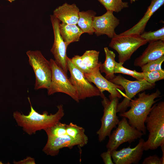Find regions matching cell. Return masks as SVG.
<instances>
[{"label": "cell", "mask_w": 164, "mask_h": 164, "mask_svg": "<svg viewBox=\"0 0 164 164\" xmlns=\"http://www.w3.org/2000/svg\"><path fill=\"white\" fill-rule=\"evenodd\" d=\"M26 54L29 63L32 67L35 75L34 89H47L50 84L52 75L50 61L39 50H28Z\"/></svg>", "instance_id": "obj_4"}, {"label": "cell", "mask_w": 164, "mask_h": 164, "mask_svg": "<svg viewBox=\"0 0 164 164\" xmlns=\"http://www.w3.org/2000/svg\"><path fill=\"white\" fill-rule=\"evenodd\" d=\"M67 134L76 139L88 142L87 136L85 134V130L83 127L70 122L66 125Z\"/></svg>", "instance_id": "obj_23"}, {"label": "cell", "mask_w": 164, "mask_h": 164, "mask_svg": "<svg viewBox=\"0 0 164 164\" xmlns=\"http://www.w3.org/2000/svg\"><path fill=\"white\" fill-rule=\"evenodd\" d=\"M164 61V56L160 58L150 61L141 67L142 72H146L162 70L161 66Z\"/></svg>", "instance_id": "obj_29"}, {"label": "cell", "mask_w": 164, "mask_h": 164, "mask_svg": "<svg viewBox=\"0 0 164 164\" xmlns=\"http://www.w3.org/2000/svg\"><path fill=\"white\" fill-rule=\"evenodd\" d=\"M138 0H130V2L131 3H132L133 2H134L135 1Z\"/></svg>", "instance_id": "obj_34"}, {"label": "cell", "mask_w": 164, "mask_h": 164, "mask_svg": "<svg viewBox=\"0 0 164 164\" xmlns=\"http://www.w3.org/2000/svg\"><path fill=\"white\" fill-rule=\"evenodd\" d=\"M113 12L107 11L103 15L95 16L93 22V27L97 36L106 35L112 38L116 34L115 29L120 23L119 20L113 14Z\"/></svg>", "instance_id": "obj_15"}, {"label": "cell", "mask_w": 164, "mask_h": 164, "mask_svg": "<svg viewBox=\"0 0 164 164\" xmlns=\"http://www.w3.org/2000/svg\"><path fill=\"white\" fill-rule=\"evenodd\" d=\"M50 19L53 27L54 40L50 51L53 54L56 63L67 74L68 70L66 54L67 47L63 39L59 30V20L53 15H50Z\"/></svg>", "instance_id": "obj_11"}, {"label": "cell", "mask_w": 164, "mask_h": 164, "mask_svg": "<svg viewBox=\"0 0 164 164\" xmlns=\"http://www.w3.org/2000/svg\"><path fill=\"white\" fill-rule=\"evenodd\" d=\"M96 13L92 10L80 11L77 25L83 33L91 35L94 33L93 27V22Z\"/></svg>", "instance_id": "obj_22"}, {"label": "cell", "mask_w": 164, "mask_h": 164, "mask_svg": "<svg viewBox=\"0 0 164 164\" xmlns=\"http://www.w3.org/2000/svg\"><path fill=\"white\" fill-rule=\"evenodd\" d=\"M3 163H2V161H0V164H3Z\"/></svg>", "instance_id": "obj_36"}, {"label": "cell", "mask_w": 164, "mask_h": 164, "mask_svg": "<svg viewBox=\"0 0 164 164\" xmlns=\"http://www.w3.org/2000/svg\"><path fill=\"white\" fill-rule=\"evenodd\" d=\"M87 142L83 140L74 139L67 134L60 137H48L42 151L48 155L54 156L58 154L61 149L68 148L71 149L76 145L82 147Z\"/></svg>", "instance_id": "obj_13"}, {"label": "cell", "mask_w": 164, "mask_h": 164, "mask_svg": "<svg viewBox=\"0 0 164 164\" xmlns=\"http://www.w3.org/2000/svg\"><path fill=\"white\" fill-rule=\"evenodd\" d=\"M164 56V41L161 40L149 42L147 47L141 55L135 60L134 65L141 66Z\"/></svg>", "instance_id": "obj_17"}, {"label": "cell", "mask_w": 164, "mask_h": 164, "mask_svg": "<svg viewBox=\"0 0 164 164\" xmlns=\"http://www.w3.org/2000/svg\"><path fill=\"white\" fill-rule=\"evenodd\" d=\"M145 142L141 138L138 144L134 148L130 146L119 150L111 152L112 158L115 164H138L141 159L144 150Z\"/></svg>", "instance_id": "obj_14"}, {"label": "cell", "mask_w": 164, "mask_h": 164, "mask_svg": "<svg viewBox=\"0 0 164 164\" xmlns=\"http://www.w3.org/2000/svg\"><path fill=\"white\" fill-rule=\"evenodd\" d=\"M101 63L99 62V65L89 73L84 74L85 77L89 82L94 84L102 94L104 91H107L110 94L109 97L121 98L123 94L121 92L123 88L111 82L102 75L99 70Z\"/></svg>", "instance_id": "obj_12"}, {"label": "cell", "mask_w": 164, "mask_h": 164, "mask_svg": "<svg viewBox=\"0 0 164 164\" xmlns=\"http://www.w3.org/2000/svg\"><path fill=\"white\" fill-rule=\"evenodd\" d=\"M9 2H12L13 1H14L15 0H7Z\"/></svg>", "instance_id": "obj_35"}, {"label": "cell", "mask_w": 164, "mask_h": 164, "mask_svg": "<svg viewBox=\"0 0 164 164\" xmlns=\"http://www.w3.org/2000/svg\"><path fill=\"white\" fill-rule=\"evenodd\" d=\"M102 4L107 11L119 12L123 9L128 7L127 2L122 0H98Z\"/></svg>", "instance_id": "obj_24"}, {"label": "cell", "mask_w": 164, "mask_h": 164, "mask_svg": "<svg viewBox=\"0 0 164 164\" xmlns=\"http://www.w3.org/2000/svg\"><path fill=\"white\" fill-rule=\"evenodd\" d=\"M148 42L137 34H116L111 38L109 46L118 53L119 62L123 64L140 47Z\"/></svg>", "instance_id": "obj_5"}, {"label": "cell", "mask_w": 164, "mask_h": 164, "mask_svg": "<svg viewBox=\"0 0 164 164\" xmlns=\"http://www.w3.org/2000/svg\"><path fill=\"white\" fill-rule=\"evenodd\" d=\"M79 12V9L76 4L65 3L53 11V15L62 22L77 25Z\"/></svg>", "instance_id": "obj_19"}, {"label": "cell", "mask_w": 164, "mask_h": 164, "mask_svg": "<svg viewBox=\"0 0 164 164\" xmlns=\"http://www.w3.org/2000/svg\"><path fill=\"white\" fill-rule=\"evenodd\" d=\"M13 163L14 164H35L36 163L34 158L28 156L23 160L18 161L14 160Z\"/></svg>", "instance_id": "obj_32"}, {"label": "cell", "mask_w": 164, "mask_h": 164, "mask_svg": "<svg viewBox=\"0 0 164 164\" xmlns=\"http://www.w3.org/2000/svg\"><path fill=\"white\" fill-rule=\"evenodd\" d=\"M118 125L116 129L109 136L106 145L107 149L111 152L116 150L123 143L128 142L130 144L144 135L142 132L131 126L125 117H123Z\"/></svg>", "instance_id": "obj_9"}, {"label": "cell", "mask_w": 164, "mask_h": 164, "mask_svg": "<svg viewBox=\"0 0 164 164\" xmlns=\"http://www.w3.org/2000/svg\"><path fill=\"white\" fill-rule=\"evenodd\" d=\"M140 36L148 42L159 40L164 41V27L153 31L143 32Z\"/></svg>", "instance_id": "obj_27"}, {"label": "cell", "mask_w": 164, "mask_h": 164, "mask_svg": "<svg viewBox=\"0 0 164 164\" xmlns=\"http://www.w3.org/2000/svg\"><path fill=\"white\" fill-rule=\"evenodd\" d=\"M162 152V157L160 158L161 164H164V145H161L160 146Z\"/></svg>", "instance_id": "obj_33"}, {"label": "cell", "mask_w": 164, "mask_h": 164, "mask_svg": "<svg viewBox=\"0 0 164 164\" xmlns=\"http://www.w3.org/2000/svg\"><path fill=\"white\" fill-rule=\"evenodd\" d=\"M111 82L121 86L125 91L122 101L118 103L117 107V112L120 113L125 111L128 107L129 103L135 96L140 92L153 88L155 84H151L145 80L132 81L124 78L121 75L115 76Z\"/></svg>", "instance_id": "obj_6"}, {"label": "cell", "mask_w": 164, "mask_h": 164, "mask_svg": "<svg viewBox=\"0 0 164 164\" xmlns=\"http://www.w3.org/2000/svg\"><path fill=\"white\" fill-rule=\"evenodd\" d=\"M66 125L59 121L53 126L44 130L48 137L61 136L67 134Z\"/></svg>", "instance_id": "obj_25"}, {"label": "cell", "mask_w": 164, "mask_h": 164, "mask_svg": "<svg viewBox=\"0 0 164 164\" xmlns=\"http://www.w3.org/2000/svg\"><path fill=\"white\" fill-rule=\"evenodd\" d=\"M145 123L149 134L144 142V150H155L164 145V102L161 101L152 106Z\"/></svg>", "instance_id": "obj_3"}, {"label": "cell", "mask_w": 164, "mask_h": 164, "mask_svg": "<svg viewBox=\"0 0 164 164\" xmlns=\"http://www.w3.org/2000/svg\"><path fill=\"white\" fill-rule=\"evenodd\" d=\"M142 164H161L160 158L156 155L150 156L145 158Z\"/></svg>", "instance_id": "obj_30"}, {"label": "cell", "mask_w": 164, "mask_h": 164, "mask_svg": "<svg viewBox=\"0 0 164 164\" xmlns=\"http://www.w3.org/2000/svg\"><path fill=\"white\" fill-rule=\"evenodd\" d=\"M30 105V111L28 115L15 111L13 116L17 125L22 128L23 131L29 135L36 133L38 131L43 130L55 125L64 115L63 105L57 106L58 110L54 114H49L47 111L40 114L36 111L32 107L30 99L28 98Z\"/></svg>", "instance_id": "obj_1"}, {"label": "cell", "mask_w": 164, "mask_h": 164, "mask_svg": "<svg viewBox=\"0 0 164 164\" xmlns=\"http://www.w3.org/2000/svg\"><path fill=\"white\" fill-rule=\"evenodd\" d=\"M105 55V59L103 63H101L99 67L101 73H104L105 77L111 80L113 79L114 75V68L116 62L115 60V54L114 52L109 50L107 47L104 48Z\"/></svg>", "instance_id": "obj_21"}, {"label": "cell", "mask_w": 164, "mask_h": 164, "mask_svg": "<svg viewBox=\"0 0 164 164\" xmlns=\"http://www.w3.org/2000/svg\"><path fill=\"white\" fill-rule=\"evenodd\" d=\"M52 71L51 80L47 89V94L51 95L57 92L65 94L77 102H79L77 91L63 69L52 59L50 60Z\"/></svg>", "instance_id": "obj_8"}, {"label": "cell", "mask_w": 164, "mask_h": 164, "mask_svg": "<svg viewBox=\"0 0 164 164\" xmlns=\"http://www.w3.org/2000/svg\"><path fill=\"white\" fill-rule=\"evenodd\" d=\"M101 97L102 98L101 103L104 108V113L101 120V127L97 132L100 142L110 135L112 129L115 127L119 121L117 115L119 98L116 97H109L108 99L104 94Z\"/></svg>", "instance_id": "obj_7"}, {"label": "cell", "mask_w": 164, "mask_h": 164, "mask_svg": "<svg viewBox=\"0 0 164 164\" xmlns=\"http://www.w3.org/2000/svg\"><path fill=\"white\" fill-rule=\"evenodd\" d=\"M67 64L70 77L69 80L75 88L79 100L87 98L101 96L102 94L99 89L89 82L84 73L72 63L71 59L67 57Z\"/></svg>", "instance_id": "obj_10"}, {"label": "cell", "mask_w": 164, "mask_h": 164, "mask_svg": "<svg viewBox=\"0 0 164 164\" xmlns=\"http://www.w3.org/2000/svg\"><path fill=\"white\" fill-rule=\"evenodd\" d=\"M161 92L157 89L151 94H146L145 91L139 93L138 97L132 99L128 107L130 109L119 114L121 117H125L128 120L129 124L143 133L146 134L145 121L149 114L153 104L156 102V98L160 97Z\"/></svg>", "instance_id": "obj_2"}, {"label": "cell", "mask_w": 164, "mask_h": 164, "mask_svg": "<svg viewBox=\"0 0 164 164\" xmlns=\"http://www.w3.org/2000/svg\"><path fill=\"white\" fill-rule=\"evenodd\" d=\"M59 30L61 36L67 47L71 43L79 41L81 35L83 33L82 30L76 24L60 23Z\"/></svg>", "instance_id": "obj_20"}, {"label": "cell", "mask_w": 164, "mask_h": 164, "mask_svg": "<svg viewBox=\"0 0 164 164\" xmlns=\"http://www.w3.org/2000/svg\"><path fill=\"white\" fill-rule=\"evenodd\" d=\"M101 156L105 164H113L112 160L111 151L108 149L107 151L102 153Z\"/></svg>", "instance_id": "obj_31"}, {"label": "cell", "mask_w": 164, "mask_h": 164, "mask_svg": "<svg viewBox=\"0 0 164 164\" xmlns=\"http://www.w3.org/2000/svg\"><path fill=\"white\" fill-rule=\"evenodd\" d=\"M121 63L116 62L114 68V73H121L130 76L138 80L144 79L143 73L138 72L135 70H132L125 68Z\"/></svg>", "instance_id": "obj_26"}, {"label": "cell", "mask_w": 164, "mask_h": 164, "mask_svg": "<svg viewBox=\"0 0 164 164\" xmlns=\"http://www.w3.org/2000/svg\"><path fill=\"white\" fill-rule=\"evenodd\" d=\"M164 4V0H152L142 18L132 27L120 34H141L144 32L146 24L151 17Z\"/></svg>", "instance_id": "obj_18"}, {"label": "cell", "mask_w": 164, "mask_h": 164, "mask_svg": "<svg viewBox=\"0 0 164 164\" xmlns=\"http://www.w3.org/2000/svg\"><path fill=\"white\" fill-rule=\"evenodd\" d=\"M142 72L144 79L151 84H155L156 82L164 79V70L163 69Z\"/></svg>", "instance_id": "obj_28"}, {"label": "cell", "mask_w": 164, "mask_h": 164, "mask_svg": "<svg viewBox=\"0 0 164 164\" xmlns=\"http://www.w3.org/2000/svg\"><path fill=\"white\" fill-rule=\"evenodd\" d=\"M100 52L95 50H86L82 55H76L71 59L73 65L84 74L89 73L99 64Z\"/></svg>", "instance_id": "obj_16"}]
</instances>
